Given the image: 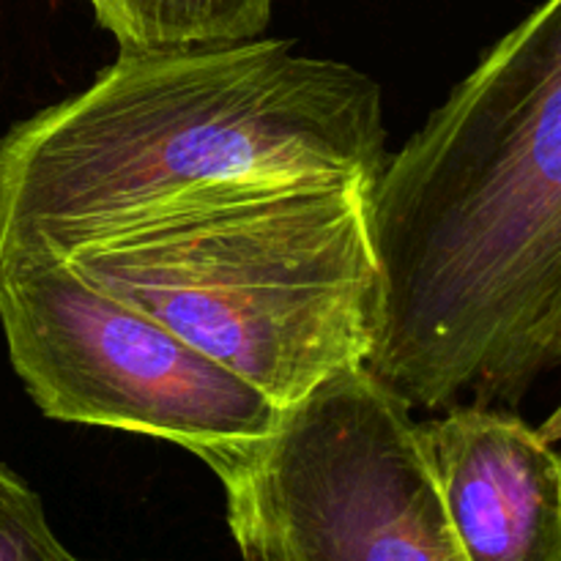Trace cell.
<instances>
[{
	"label": "cell",
	"mask_w": 561,
	"mask_h": 561,
	"mask_svg": "<svg viewBox=\"0 0 561 561\" xmlns=\"http://www.w3.org/2000/svg\"><path fill=\"white\" fill-rule=\"evenodd\" d=\"M367 370L411 409L518 403L561 305V0L499 38L370 195Z\"/></svg>",
	"instance_id": "obj_1"
},
{
	"label": "cell",
	"mask_w": 561,
	"mask_h": 561,
	"mask_svg": "<svg viewBox=\"0 0 561 561\" xmlns=\"http://www.w3.org/2000/svg\"><path fill=\"white\" fill-rule=\"evenodd\" d=\"M381 88L354 66L250 38L121 53L0 140V261L66 257L179 208L290 186H376Z\"/></svg>",
	"instance_id": "obj_2"
},
{
	"label": "cell",
	"mask_w": 561,
	"mask_h": 561,
	"mask_svg": "<svg viewBox=\"0 0 561 561\" xmlns=\"http://www.w3.org/2000/svg\"><path fill=\"white\" fill-rule=\"evenodd\" d=\"M373 186L252 192L179 208L64 257L279 411L370 362L381 327Z\"/></svg>",
	"instance_id": "obj_3"
},
{
	"label": "cell",
	"mask_w": 561,
	"mask_h": 561,
	"mask_svg": "<svg viewBox=\"0 0 561 561\" xmlns=\"http://www.w3.org/2000/svg\"><path fill=\"white\" fill-rule=\"evenodd\" d=\"M244 561H466L411 405L367 367L214 471Z\"/></svg>",
	"instance_id": "obj_4"
},
{
	"label": "cell",
	"mask_w": 561,
	"mask_h": 561,
	"mask_svg": "<svg viewBox=\"0 0 561 561\" xmlns=\"http://www.w3.org/2000/svg\"><path fill=\"white\" fill-rule=\"evenodd\" d=\"M0 323L16 376L49 420L173 442L217 471L261 444L283 414L64 257L0 261Z\"/></svg>",
	"instance_id": "obj_5"
},
{
	"label": "cell",
	"mask_w": 561,
	"mask_h": 561,
	"mask_svg": "<svg viewBox=\"0 0 561 561\" xmlns=\"http://www.w3.org/2000/svg\"><path fill=\"white\" fill-rule=\"evenodd\" d=\"M420 442L466 561H561V455L491 405H453Z\"/></svg>",
	"instance_id": "obj_6"
},
{
	"label": "cell",
	"mask_w": 561,
	"mask_h": 561,
	"mask_svg": "<svg viewBox=\"0 0 561 561\" xmlns=\"http://www.w3.org/2000/svg\"><path fill=\"white\" fill-rule=\"evenodd\" d=\"M121 53H179L261 38L274 0H85Z\"/></svg>",
	"instance_id": "obj_7"
},
{
	"label": "cell",
	"mask_w": 561,
	"mask_h": 561,
	"mask_svg": "<svg viewBox=\"0 0 561 561\" xmlns=\"http://www.w3.org/2000/svg\"><path fill=\"white\" fill-rule=\"evenodd\" d=\"M0 561H82L49 529L42 499L0 466Z\"/></svg>",
	"instance_id": "obj_8"
},
{
	"label": "cell",
	"mask_w": 561,
	"mask_h": 561,
	"mask_svg": "<svg viewBox=\"0 0 561 561\" xmlns=\"http://www.w3.org/2000/svg\"><path fill=\"white\" fill-rule=\"evenodd\" d=\"M553 370H561V305H559V310L553 312L551 323H548L546 334H542L540 351H537V381ZM540 433L548 438V442H559L561 438V405L553 411L551 416H548L546 425L540 427Z\"/></svg>",
	"instance_id": "obj_9"
}]
</instances>
